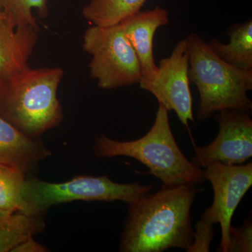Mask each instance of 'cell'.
Segmentation results:
<instances>
[{"instance_id": "cell-21", "label": "cell", "mask_w": 252, "mask_h": 252, "mask_svg": "<svg viewBox=\"0 0 252 252\" xmlns=\"http://www.w3.org/2000/svg\"><path fill=\"white\" fill-rule=\"evenodd\" d=\"M9 216H11V215H6L4 212L0 210V220H5V219L8 218Z\"/></svg>"}, {"instance_id": "cell-13", "label": "cell", "mask_w": 252, "mask_h": 252, "mask_svg": "<svg viewBox=\"0 0 252 252\" xmlns=\"http://www.w3.org/2000/svg\"><path fill=\"white\" fill-rule=\"evenodd\" d=\"M229 43L217 39L207 43L210 49L225 63L245 71H252V21L236 23L228 29Z\"/></svg>"}, {"instance_id": "cell-17", "label": "cell", "mask_w": 252, "mask_h": 252, "mask_svg": "<svg viewBox=\"0 0 252 252\" xmlns=\"http://www.w3.org/2000/svg\"><path fill=\"white\" fill-rule=\"evenodd\" d=\"M49 0H0L5 19L15 28L32 27L39 29L32 10L36 9L39 17L49 14Z\"/></svg>"}, {"instance_id": "cell-16", "label": "cell", "mask_w": 252, "mask_h": 252, "mask_svg": "<svg viewBox=\"0 0 252 252\" xmlns=\"http://www.w3.org/2000/svg\"><path fill=\"white\" fill-rule=\"evenodd\" d=\"M27 175L17 169L0 165V210L6 215L26 213L23 187Z\"/></svg>"}, {"instance_id": "cell-6", "label": "cell", "mask_w": 252, "mask_h": 252, "mask_svg": "<svg viewBox=\"0 0 252 252\" xmlns=\"http://www.w3.org/2000/svg\"><path fill=\"white\" fill-rule=\"evenodd\" d=\"M83 49L91 56V77L102 89H113L139 84L142 69L135 50L120 23L86 30Z\"/></svg>"}, {"instance_id": "cell-19", "label": "cell", "mask_w": 252, "mask_h": 252, "mask_svg": "<svg viewBox=\"0 0 252 252\" xmlns=\"http://www.w3.org/2000/svg\"><path fill=\"white\" fill-rule=\"evenodd\" d=\"M215 236L213 225H210L198 220L195 225L193 241L190 245L188 252H210L212 240Z\"/></svg>"}, {"instance_id": "cell-2", "label": "cell", "mask_w": 252, "mask_h": 252, "mask_svg": "<svg viewBox=\"0 0 252 252\" xmlns=\"http://www.w3.org/2000/svg\"><path fill=\"white\" fill-rule=\"evenodd\" d=\"M93 151L101 158L127 157L138 160L161 181L162 187L196 186L207 181L203 170L181 151L170 127L168 111L160 103L153 126L143 137L123 142L102 134L94 139Z\"/></svg>"}, {"instance_id": "cell-12", "label": "cell", "mask_w": 252, "mask_h": 252, "mask_svg": "<svg viewBox=\"0 0 252 252\" xmlns=\"http://www.w3.org/2000/svg\"><path fill=\"white\" fill-rule=\"evenodd\" d=\"M39 29L15 28L0 18V82L29 67L28 61L37 44Z\"/></svg>"}, {"instance_id": "cell-9", "label": "cell", "mask_w": 252, "mask_h": 252, "mask_svg": "<svg viewBox=\"0 0 252 252\" xmlns=\"http://www.w3.org/2000/svg\"><path fill=\"white\" fill-rule=\"evenodd\" d=\"M189 83L188 48L183 39L168 58L159 62L157 78L152 82L139 84L141 89L154 94L168 112L174 111L181 123L188 127L189 122H194Z\"/></svg>"}, {"instance_id": "cell-5", "label": "cell", "mask_w": 252, "mask_h": 252, "mask_svg": "<svg viewBox=\"0 0 252 252\" xmlns=\"http://www.w3.org/2000/svg\"><path fill=\"white\" fill-rule=\"evenodd\" d=\"M152 189L151 185L117 183L107 176H77L61 183L26 177L22 194L26 213L44 216L50 207L77 200L133 203Z\"/></svg>"}, {"instance_id": "cell-10", "label": "cell", "mask_w": 252, "mask_h": 252, "mask_svg": "<svg viewBox=\"0 0 252 252\" xmlns=\"http://www.w3.org/2000/svg\"><path fill=\"white\" fill-rule=\"evenodd\" d=\"M168 22L167 10L157 6L149 11H140L119 23L140 61L142 74L140 82H152L157 78L158 66L154 58V35L159 28Z\"/></svg>"}, {"instance_id": "cell-22", "label": "cell", "mask_w": 252, "mask_h": 252, "mask_svg": "<svg viewBox=\"0 0 252 252\" xmlns=\"http://www.w3.org/2000/svg\"><path fill=\"white\" fill-rule=\"evenodd\" d=\"M3 18L2 11H1V4H0V18Z\"/></svg>"}, {"instance_id": "cell-4", "label": "cell", "mask_w": 252, "mask_h": 252, "mask_svg": "<svg viewBox=\"0 0 252 252\" xmlns=\"http://www.w3.org/2000/svg\"><path fill=\"white\" fill-rule=\"evenodd\" d=\"M189 53V79L200 94L197 117L203 122L224 109L249 112L252 102V71L230 65L217 56L195 33L186 38Z\"/></svg>"}, {"instance_id": "cell-14", "label": "cell", "mask_w": 252, "mask_h": 252, "mask_svg": "<svg viewBox=\"0 0 252 252\" xmlns=\"http://www.w3.org/2000/svg\"><path fill=\"white\" fill-rule=\"evenodd\" d=\"M147 0H90L82 15L94 26H107L121 21L140 11Z\"/></svg>"}, {"instance_id": "cell-3", "label": "cell", "mask_w": 252, "mask_h": 252, "mask_svg": "<svg viewBox=\"0 0 252 252\" xmlns=\"http://www.w3.org/2000/svg\"><path fill=\"white\" fill-rule=\"evenodd\" d=\"M61 67H28L0 82V116L30 137L39 138L63 120L58 89Z\"/></svg>"}, {"instance_id": "cell-20", "label": "cell", "mask_w": 252, "mask_h": 252, "mask_svg": "<svg viewBox=\"0 0 252 252\" xmlns=\"http://www.w3.org/2000/svg\"><path fill=\"white\" fill-rule=\"evenodd\" d=\"M47 251V249L36 242L33 237L20 243L12 250V252H44Z\"/></svg>"}, {"instance_id": "cell-11", "label": "cell", "mask_w": 252, "mask_h": 252, "mask_svg": "<svg viewBox=\"0 0 252 252\" xmlns=\"http://www.w3.org/2000/svg\"><path fill=\"white\" fill-rule=\"evenodd\" d=\"M51 155L40 140L26 135L0 116V165L28 175Z\"/></svg>"}, {"instance_id": "cell-8", "label": "cell", "mask_w": 252, "mask_h": 252, "mask_svg": "<svg viewBox=\"0 0 252 252\" xmlns=\"http://www.w3.org/2000/svg\"><path fill=\"white\" fill-rule=\"evenodd\" d=\"M215 119L220 126L216 138L205 147H195L190 161L200 168L214 162L245 163L252 157V121L249 112L224 109Z\"/></svg>"}, {"instance_id": "cell-18", "label": "cell", "mask_w": 252, "mask_h": 252, "mask_svg": "<svg viewBox=\"0 0 252 252\" xmlns=\"http://www.w3.org/2000/svg\"><path fill=\"white\" fill-rule=\"evenodd\" d=\"M230 245L228 252L252 251V222L251 218L245 220L243 225L236 228L230 226Z\"/></svg>"}, {"instance_id": "cell-7", "label": "cell", "mask_w": 252, "mask_h": 252, "mask_svg": "<svg viewBox=\"0 0 252 252\" xmlns=\"http://www.w3.org/2000/svg\"><path fill=\"white\" fill-rule=\"evenodd\" d=\"M212 185L214 200L200 220L207 224L220 223L221 238L218 252H228L231 220L239 204L252 185V162L241 165L214 162L203 170Z\"/></svg>"}, {"instance_id": "cell-15", "label": "cell", "mask_w": 252, "mask_h": 252, "mask_svg": "<svg viewBox=\"0 0 252 252\" xmlns=\"http://www.w3.org/2000/svg\"><path fill=\"white\" fill-rule=\"evenodd\" d=\"M45 228L44 215L18 212L0 220V252H12L18 245Z\"/></svg>"}, {"instance_id": "cell-1", "label": "cell", "mask_w": 252, "mask_h": 252, "mask_svg": "<svg viewBox=\"0 0 252 252\" xmlns=\"http://www.w3.org/2000/svg\"><path fill=\"white\" fill-rule=\"evenodd\" d=\"M203 189L195 186L162 187L128 204L119 251L161 252L179 248L188 252L193 241L190 210Z\"/></svg>"}]
</instances>
